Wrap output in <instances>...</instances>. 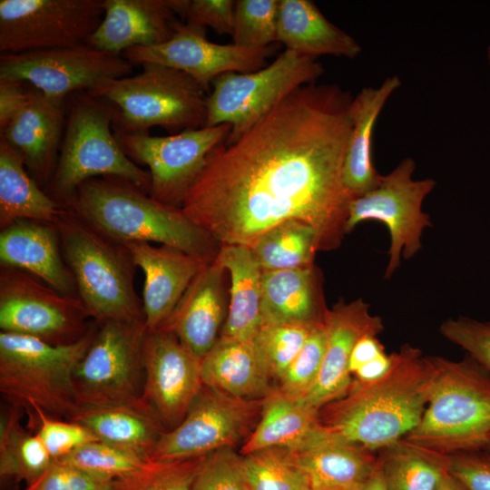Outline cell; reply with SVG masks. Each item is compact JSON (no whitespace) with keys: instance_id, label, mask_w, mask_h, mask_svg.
Listing matches in <instances>:
<instances>
[{"instance_id":"cell-12","label":"cell","mask_w":490,"mask_h":490,"mask_svg":"<svg viewBox=\"0 0 490 490\" xmlns=\"http://www.w3.org/2000/svg\"><path fill=\"white\" fill-rule=\"evenodd\" d=\"M90 318L78 296L62 294L24 270L1 266V331L68 345L91 330Z\"/></svg>"},{"instance_id":"cell-3","label":"cell","mask_w":490,"mask_h":490,"mask_svg":"<svg viewBox=\"0 0 490 490\" xmlns=\"http://www.w3.org/2000/svg\"><path fill=\"white\" fill-rule=\"evenodd\" d=\"M95 230L120 243L156 242L210 264L220 244L181 208L152 198L120 178H92L63 205Z\"/></svg>"},{"instance_id":"cell-21","label":"cell","mask_w":490,"mask_h":490,"mask_svg":"<svg viewBox=\"0 0 490 490\" xmlns=\"http://www.w3.org/2000/svg\"><path fill=\"white\" fill-rule=\"evenodd\" d=\"M103 7V20L88 44L116 54L166 43L181 22L173 0H104Z\"/></svg>"},{"instance_id":"cell-51","label":"cell","mask_w":490,"mask_h":490,"mask_svg":"<svg viewBox=\"0 0 490 490\" xmlns=\"http://www.w3.org/2000/svg\"><path fill=\"white\" fill-rule=\"evenodd\" d=\"M392 365V355L385 353L360 367L354 374L356 380L370 382L382 377Z\"/></svg>"},{"instance_id":"cell-35","label":"cell","mask_w":490,"mask_h":490,"mask_svg":"<svg viewBox=\"0 0 490 490\" xmlns=\"http://www.w3.org/2000/svg\"><path fill=\"white\" fill-rule=\"evenodd\" d=\"M21 408L2 412L0 419V476L4 482L35 481L54 462L36 434L21 424Z\"/></svg>"},{"instance_id":"cell-14","label":"cell","mask_w":490,"mask_h":490,"mask_svg":"<svg viewBox=\"0 0 490 490\" xmlns=\"http://www.w3.org/2000/svg\"><path fill=\"white\" fill-rule=\"evenodd\" d=\"M133 64L122 54L104 52L89 44L2 54L0 81L29 83L53 99L65 101L79 92H90L102 83L131 75Z\"/></svg>"},{"instance_id":"cell-5","label":"cell","mask_w":490,"mask_h":490,"mask_svg":"<svg viewBox=\"0 0 490 490\" xmlns=\"http://www.w3.org/2000/svg\"><path fill=\"white\" fill-rule=\"evenodd\" d=\"M432 379L420 422L407 441L451 455L478 451L490 442V375L471 357H428Z\"/></svg>"},{"instance_id":"cell-16","label":"cell","mask_w":490,"mask_h":490,"mask_svg":"<svg viewBox=\"0 0 490 490\" xmlns=\"http://www.w3.org/2000/svg\"><path fill=\"white\" fill-rule=\"evenodd\" d=\"M230 129L229 124H220L168 136L113 133L132 162L149 168V194L159 201L181 208L209 153L227 138Z\"/></svg>"},{"instance_id":"cell-31","label":"cell","mask_w":490,"mask_h":490,"mask_svg":"<svg viewBox=\"0 0 490 490\" xmlns=\"http://www.w3.org/2000/svg\"><path fill=\"white\" fill-rule=\"evenodd\" d=\"M292 452L311 490H362L377 465L372 451L328 435Z\"/></svg>"},{"instance_id":"cell-41","label":"cell","mask_w":490,"mask_h":490,"mask_svg":"<svg viewBox=\"0 0 490 490\" xmlns=\"http://www.w3.org/2000/svg\"><path fill=\"white\" fill-rule=\"evenodd\" d=\"M279 0L235 2L232 40L241 47L261 48L277 41Z\"/></svg>"},{"instance_id":"cell-40","label":"cell","mask_w":490,"mask_h":490,"mask_svg":"<svg viewBox=\"0 0 490 490\" xmlns=\"http://www.w3.org/2000/svg\"><path fill=\"white\" fill-rule=\"evenodd\" d=\"M206 456L176 460H151L136 473L116 480L114 490H191Z\"/></svg>"},{"instance_id":"cell-46","label":"cell","mask_w":490,"mask_h":490,"mask_svg":"<svg viewBox=\"0 0 490 490\" xmlns=\"http://www.w3.org/2000/svg\"><path fill=\"white\" fill-rule=\"evenodd\" d=\"M174 9L185 23L209 26L220 34H232L235 1L173 0Z\"/></svg>"},{"instance_id":"cell-10","label":"cell","mask_w":490,"mask_h":490,"mask_svg":"<svg viewBox=\"0 0 490 490\" xmlns=\"http://www.w3.org/2000/svg\"><path fill=\"white\" fill-rule=\"evenodd\" d=\"M144 320L96 323L92 341L74 374L78 405L142 398Z\"/></svg>"},{"instance_id":"cell-15","label":"cell","mask_w":490,"mask_h":490,"mask_svg":"<svg viewBox=\"0 0 490 490\" xmlns=\"http://www.w3.org/2000/svg\"><path fill=\"white\" fill-rule=\"evenodd\" d=\"M262 399H241L203 385L178 426L164 431L150 459L176 460L234 448L257 426Z\"/></svg>"},{"instance_id":"cell-34","label":"cell","mask_w":490,"mask_h":490,"mask_svg":"<svg viewBox=\"0 0 490 490\" xmlns=\"http://www.w3.org/2000/svg\"><path fill=\"white\" fill-rule=\"evenodd\" d=\"M377 464L387 490H437L449 475V455L405 438L381 449Z\"/></svg>"},{"instance_id":"cell-48","label":"cell","mask_w":490,"mask_h":490,"mask_svg":"<svg viewBox=\"0 0 490 490\" xmlns=\"http://www.w3.org/2000/svg\"><path fill=\"white\" fill-rule=\"evenodd\" d=\"M449 474L466 490H490V456L477 451L451 454Z\"/></svg>"},{"instance_id":"cell-27","label":"cell","mask_w":490,"mask_h":490,"mask_svg":"<svg viewBox=\"0 0 490 490\" xmlns=\"http://www.w3.org/2000/svg\"><path fill=\"white\" fill-rule=\"evenodd\" d=\"M77 422L103 442L147 455L166 431L152 407L143 399L98 405H77L67 418Z\"/></svg>"},{"instance_id":"cell-37","label":"cell","mask_w":490,"mask_h":490,"mask_svg":"<svg viewBox=\"0 0 490 490\" xmlns=\"http://www.w3.org/2000/svg\"><path fill=\"white\" fill-rule=\"evenodd\" d=\"M242 456L250 490H311L289 449L269 447Z\"/></svg>"},{"instance_id":"cell-33","label":"cell","mask_w":490,"mask_h":490,"mask_svg":"<svg viewBox=\"0 0 490 490\" xmlns=\"http://www.w3.org/2000/svg\"><path fill=\"white\" fill-rule=\"evenodd\" d=\"M61 210L25 170L19 152L0 136V229L17 220L54 224Z\"/></svg>"},{"instance_id":"cell-53","label":"cell","mask_w":490,"mask_h":490,"mask_svg":"<svg viewBox=\"0 0 490 490\" xmlns=\"http://www.w3.org/2000/svg\"><path fill=\"white\" fill-rule=\"evenodd\" d=\"M437 490H466L462 484L450 474L442 481Z\"/></svg>"},{"instance_id":"cell-2","label":"cell","mask_w":490,"mask_h":490,"mask_svg":"<svg viewBox=\"0 0 490 490\" xmlns=\"http://www.w3.org/2000/svg\"><path fill=\"white\" fill-rule=\"evenodd\" d=\"M391 355L386 375L370 382L353 378L346 395L318 410L330 437L373 452L405 438L416 427L428 400L431 364L409 344Z\"/></svg>"},{"instance_id":"cell-47","label":"cell","mask_w":490,"mask_h":490,"mask_svg":"<svg viewBox=\"0 0 490 490\" xmlns=\"http://www.w3.org/2000/svg\"><path fill=\"white\" fill-rule=\"evenodd\" d=\"M115 483L94 476L69 464L54 461L24 490H114Z\"/></svg>"},{"instance_id":"cell-11","label":"cell","mask_w":490,"mask_h":490,"mask_svg":"<svg viewBox=\"0 0 490 490\" xmlns=\"http://www.w3.org/2000/svg\"><path fill=\"white\" fill-rule=\"evenodd\" d=\"M415 169V161L404 158L381 177L377 187L349 202L347 233L368 220L380 221L388 230L390 246L386 279L391 278L400 266L401 255L409 260L421 250L423 230L432 225L428 214L422 211V204L436 182L431 178L414 180Z\"/></svg>"},{"instance_id":"cell-44","label":"cell","mask_w":490,"mask_h":490,"mask_svg":"<svg viewBox=\"0 0 490 490\" xmlns=\"http://www.w3.org/2000/svg\"><path fill=\"white\" fill-rule=\"evenodd\" d=\"M191 490H250L244 471L243 456L232 447L208 454Z\"/></svg>"},{"instance_id":"cell-49","label":"cell","mask_w":490,"mask_h":490,"mask_svg":"<svg viewBox=\"0 0 490 490\" xmlns=\"http://www.w3.org/2000/svg\"><path fill=\"white\" fill-rule=\"evenodd\" d=\"M28 100V89L24 83L0 81V131L24 108Z\"/></svg>"},{"instance_id":"cell-9","label":"cell","mask_w":490,"mask_h":490,"mask_svg":"<svg viewBox=\"0 0 490 490\" xmlns=\"http://www.w3.org/2000/svg\"><path fill=\"white\" fill-rule=\"evenodd\" d=\"M323 72L317 58L286 49L259 71L222 74L211 83L205 127L230 125L224 142H234L287 95L316 83Z\"/></svg>"},{"instance_id":"cell-13","label":"cell","mask_w":490,"mask_h":490,"mask_svg":"<svg viewBox=\"0 0 490 490\" xmlns=\"http://www.w3.org/2000/svg\"><path fill=\"white\" fill-rule=\"evenodd\" d=\"M104 0H1L0 51L19 54L88 44Z\"/></svg>"},{"instance_id":"cell-17","label":"cell","mask_w":490,"mask_h":490,"mask_svg":"<svg viewBox=\"0 0 490 490\" xmlns=\"http://www.w3.org/2000/svg\"><path fill=\"white\" fill-rule=\"evenodd\" d=\"M272 46L248 48L219 44L206 38L205 28L180 22L172 37L164 44L125 50L122 54L132 64H158L186 73L206 92L219 75L252 73L266 66Z\"/></svg>"},{"instance_id":"cell-23","label":"cell","mask_w":490,"mask_h":490,"mask_svg":"<svg viewBox=\"0 0 490 490\" xmlns=\"http://www.w3.org/2000/svg\"><path fill=\"white\" fill-rule=\"evenodd\" d=\"M64 105V101L28 89L24 108L0 131V136L22 155L36 182L48 184L54 174L66 124Z\"/></svg>"},{"instance_id":"cell-20","label":"cell","mask_w":490,"mask_h":490,"mask_svg":"<svg viewBox=\"0 0 490 490\" xmlns=\"http://www.w3.org/2000/svg\"><path fill=\"white\" fill-rule=\"evenodd\" d=\"M144 274L142 310L147 330L159 328L206 263L170 246L122 243Z\"/></svg>"},{"instance_id":"cell-24","label":"cell","mask_w":490,"mask_h":490,"mask_svg":"<svg viewBox=\"0 0 490 490\" xmlns=\"http://www.w3.org/2000/svg\"><path fill=\"white\" fill-rule=\"evenodd\" d=\"M0 262L34 276L62 294L77 296L53 223L17 220L1 230Z\"/></svg>"},{"instance_id":"cell-30","label":"cell","mask_w":490,"mask_h":490,"mask_svg":"<svg viewBox=\"0 0 490 490\" xmlns=\"http://www.w3.org/2000/svg\"><path fill=\"white\" fill-rule=\"evenodd\" d=\"M215 260L230 277V299L220 338L251 342L262 325L263 270L250 247L220 245Z\"/></svg>"},{"instance_id":"cell-4","label":"cell","mask_w":490,"mask_h":490,"mask_svg":"<svg viewBox=\"0 0 490 490\" xmlns=\"http://www.w3.org/2000/svg\"><path fill=\"white\" fill-rule=\"evenodd\" d=\"M54 224L77 296L94 322L144 320L134 288L137 267L126 246L63 206Z\"/></svg>"},{"instance_id":"cell-54","label":"cell","mask_w":490,"mask_h":490,"mask_svg":"<svg viewBox=\"0 0 490 490\" xmlns=\"http://www.w3.org/2000/svg\"><path fill=\"white\" fill-rule=\"evenodd\" d=\"M486 60H487V64H488V67L490 71V44H488L486 48Z\"/></svg>"},{"instance_id":"cell-26","label":"cell","mask_w":490,"mask_h":490,"mask_svg":"<svg viewBox=\"0 0 490 490\" xmlns=\"http://www.w3.org/2000/svg\"><path fill=\"white\" fill-rule=\"evenodd\" d=\"M400 85V78L390 75L379 86L364 87L352 98L351 130L343 164V182L352 199L370 191L381 180L372 159L373 132L385 104Z\"/></svg>"},{"instance_id":"cell-22","label":"cell","mask_w":490,"mask_h":490,"mask_svg":"<svg viewBox=\"0 0 490 490\" xmlns=\"http://www.w3.org/2000/svg\"><path fill=\"white\" fill-rule=\"evenodd\" d=\"M216 260L194 278L171 316L159 328L173 333L201 359L220 338L225 317V275Z\"/></svg>"},{"instance_id":"cell-18","label":"cell","mask_w":490,"mask_h":490,"mask_svg":"<svg viewBox=\"0 0 490 490\" xmlns=\"http://www.w3.org/2000/svg\"><path fill=\"white\" fill-rule=\"evenodd\" d=\"M142 398L155 411L166 430L185 416L203 387L201 359L172 332L146 330L142 344Z\"/></svg>"},{"instance_id":"cell-42","label":"cell","mask_w":490,"mask_h":490,"mask_svg":"<svg viewBox=\"0 0 490 490\" xmlns=\"http://www.w3.org/2000/svg\"><path fill=\"white\" fill-rule=\"evenodd\" d=\"M326 339L324 322L311 330L298 356L277 380L276 387L281 393L300 400L310 391L320 372Z\"/></svg>"},{"instance_id":"cell-52","label":"cell","mask_w":490,"mask_h":490,"mask_svg":"<svg viewBox=\"0 0 490 490\" xmlns=\"http://www.w3.org/2000/svg\"><path fill=\"white\" fill-rule=\"evenodd\" d=\"M362 490H387L378 464Z\"/></svg>"},{"instance_id":"cell-39","label":"cell","mask_w":490,"mask_h":490,"mask_svg":"<svg viewBox=\"0 0 490 490\" xmlns=\"http://www.w3.org/2000/svg\"><path fill=\"white\" fill-rule=\"evenodd\" d=\"M314 328L261 325L251 342L274 380L277 381L295 359Z\"/></svg>"},{"instance_id":"cell-32","label":"cell","mask_w":490,"mask_h":490,"mask_svg":"<svg viewBox=\"0 0 490 490\" xmlns=\"http://www.w3.org/2000/svg\"><path fill=\"white\" fill-rule=\"evenodd\" d=\"M203 384L241 399H262L276 386L252 342L219 338L201 359Z\"/></svg>"},{"instance_id":"cell-19","label":"cell","mask_w":490,"mask_h":490,"mask_svg":"<svg viewBox=\"0 0 490 490\" xmlns=\"http://www.w3.org/2000/svg\"><path fill=\"white\" fill-rule=\"evenodd\" d=\"M325 325L327 339L320 372L310 391L299 400L318 411L348 391L353 382L349 360L356 343L384 329L381 318L372 315L369 304L361 298L348 303L340 299L328 309Z\"/></svg>"},{"instance_id":"cell-25","label":"cell","mask_w":490,"mask_h":490,"mask_svg":"<svg viewBox=\"0 0 490 490\" xmlns=\"http://www.w3.org/2000/svg\"><path fill=\"white\" fill-rule=\"evenodd\" d=\"M328 311L322 274L315 265L263 271L260 303L262 325L313 328L325 322Z\"/></svg>"},{"instance_id":"cell-43","label":"cell","mask_w":490,"mask_h":490,"mask_svg":"<svg viewBox=\"0 0 490 490\" xmlns=\"http://www.w3.org/2000/svg\"><path fill=\"white\" fill-rule=\"evenodd\" d=\"M25 411L29 416L28 427L41 439L54 461L98 440L90 430L77 422L50 416L38 407Z\"/></svg>"},{"instance_id":"cell-45","label":"cell","mask_w":490,"mask_h":490,"mask_svg":"<svg viewBox=\"0 0 490 490\" xmlns=\"http://www.w3.org/2000/svg\"><path fill=\"white\" fill-rule=\"evenodd\" d=\"M441 335L465 349L490 375V322L468 318H448L439 328Z\"/></svg>"},{"instance_id":"cell-28","label":"cell","mask_w":490,"mask_h":490,"mask_svg":"<svg viewBox=\"0 0 490 490\" xmlns=\"http://www.w3.org/2000/svg\"><path fill=\"white\" fill-rule=\"evenodd\" d=\"M328 436L318 411L276 387L263 398L260 420L241 446V455L269 447L300 451Z\"/></svg>"},{"instance_id":"cell-6","label":"cell","mask_w":490,"mask_h":490,"mask_svg":"<svg viewBox=\"0 0 490 490\" xmlns=\"http://www.w3.org/2000/svg\"><path fill=\"white\" fill-rule=\"evenodd\" d=\"M135 75L109 80L89 94L116 109L115 133L146 134L153 126L173 132L205 127L204 88L186 73L158 64H142Z\"/></svg>"},{"instance_id":"cell-36","label":"cell","mask_w":490,"mask_h":490,"mask_svg":"<svg viewBox=\"0 0 490 490\" xmlns=\"http://www.w3.org/2000/svg\"><path fill=\"white\" fill-rule=\"evenodd\" d=\"M250 249L263 271L292 270L314 265L319 242L313 227L288 220L263 232Z\"/></svg>"},{"instance_id":"cell-1","label":"cell","mask_w":490,"mask_h":490,"mask_svg":"<svg viewBox=\"0 0 490 490\" xmlns=\"http://www.w3.org/2000/svg\"><path fill=\"white\" fill-rule=\"evenodd\" d=\"M352 96L336 83L303 85L231 143L209 153L181 206L220 245L251 247L288 220L337 249L352 198L343 182Z\"/></svg>"},{"instance_id":"cell-55","label":"cell","mask_w":490,"mask_h":490,"mask_svg":"<svg viewBox=\"0 0 490 490\" xmlns=\"http://www.w3.org/2000/svg\"><path fill=\"white\" fill-rule=\"evenodd\" d=\"M486 448H489V449H490V442H489V444H488V446H487V447H486Z\"/></svg>"},{"instance_id":"cell-29","label":"cell","mask_w":490,"mask_h":490,"mask_svg":"<svg viewBox=\"0 0 490 490\" xmlns=\"http://www.w3.org/2000/svg\"><path fill=\"white\" fill-rule=\"evenodd\" d=\"M277 41L288 50L314 58L353 59L362 50L355 38L330 23L310 0H279Z\"/></svg>"},{"instance_id":"cell-50","label":"cell","mask_w":490,"mask_h":490,"mask_svg":"<svg viewBox=\"0 0 490 490\" xmlns=\"http://www.w3.org/2000/svg\"><path fill=\"white\" fill-rule=\"evenodd\" d=\"M385 353L384 346L379 342L377 336L367 335L361 338L355 345L349 360V371L351 375L363 365L373 360Z\"/></svg>"},{"instance_id":"cell-38","label":"cell","mask_w":490,"mask_h":490,"mask_svg":"<svg viewBox=\"0 0 490 490\" xmlns=\"http://www.w3.org/2000/svg\"><path fill=\"white\" fill-rule=\"evenodd\" d=\"M57 461L74 466L94 476L116 481L136 473L151 459L137 450L95 440Z\"/></svg>"},{"instance_id":"cell-8","label":"cell","mask_w":490,"mask_h":490,"mask_svg":"<svg viewBox=\"0 0 490 490\" xmlns=\"http://www.w3.org/2000/svg\"><path fill=\"white\" fill-rule=\"evenodd\" d=\"M96 327L80 340L54 346L39 338L0 332V393L13 407H38L55 418L67 419L78 405L76 368Z\"/></svg>"},{"instance_id":"cell-7","label":"cell","mask_w":490,"mask_h":490,"mask_svg":"<svg viewBox=\"0 0 490 490\" xmlns=\"http://www.w3.org/2000/svg\"><path fill=\"white\" fill-rule=\"evenodd\" d=\"M70 98L64 139L46 192L63 206L83 182L101 176L126 180L149 193V172L125 154L114 136L116 109L87 92Z\"/></svg>"}]
</instances>
